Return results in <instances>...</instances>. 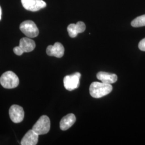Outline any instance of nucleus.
Returning a JSON list of instances; mask_svg holds the SVG:
<instances>
[{
	"label": "nucleus",
	"mask_w": 145,
	"mask_h": 145,
	"mask_svg": "<svg viewBox=\"0 0 145 145\" xmlns=\"http://www.w3.org/2000/svg\"><path fill=\"white\" fill-rule=\"evenodd\" d=\"M23 7L27 10L37 11L46 7V3L42 0H21Z\"/></svg>",
	"instance_id": "nucleus-6"
},
{
	"label": "nucleus",
	"mask_w": 145,
	"mask_h": 145,
	"mask_svg": "<svg viewBox=\"0 0 145 145\" xmlns=\"http://www.w3.org/2000/svg\"><path fill=\"white\" fill-rule=\"evenodd\" d=\"M96 77L102 82L108 84L114 83L117 81V76L115 74L104 72H99L97 74Z\"/></svg>",
	"instance_id": "nucleus-13"
},
{
	"label": "nucleus",
	"mask_w": 145,
	"mask_h": 145,
	"mask_svg": "<svg viewBox=\"0 0 145 145\" xmlns=\"http://www.w3.org/2000/svg\"><path fill=\"white\" fill-rule=\"evenodd\" d=\"M81 74L75 72L70 75H67L63 78L64 87L68 91H72L78 88Z\"/></svg>",
	"instance_id": "nucleus-5"
},
{
	"label": "nucleus",
	"mask_w": 145,
	"mask_h": 145,
	"mask_svg": "<svg viewBox=\"0 0 145 145\" xmlns=\"http://www.w3.org/2000/svg\"><path fill=\"white\" fill-rule=\"evenodd\" d=\"M39 135L33 130H30L27 131L23 139L21 140L22 145H36L38 142Z\"/></svg>",
	"instance_id": "nucleus-10"
},
{
	"label": "nucleus",
	"mask_w": 145,
	"mask_h": 145,
	"mask_svg": "<svg viewBox=\"0 0 145 145\" xmlns=\"http://www.w3.org/2000/svg\"><path fill=\"white\" fill-rule=\"evenodd\" d=\"M131 25L135 27L145 26V15L137 17L132 21Z\"/></svg>",
	"instance_id": "nucleus-14"
},
{
	"label": "nucleus",
	"mask_w": 145,
	"mask_h": 145,
	"mask_svg": "<svg viewBox=\"0 0 145 145\" xmlns=\"http://www.w3.org/2000/svg\"><path fill=\"white\" fill-rule=\"evenodd\" d=\"M13 51L16 54L17 56H21L24 53L23 51L21 50V48L19 47V46L14 47L13 49Z\"/></svg>",
	"instance_id": "nucleus-15"
},
{
	"label": "nucleus",
	"mask_w": 145,
	"mask_h": 145,
	"mask_svg": "<svg viewBox=\"0 0 145 145\" xmlns=\"http://www.w3.org/2000/svg\"><path fill=\"white\" fill-rule=\"evenodd\" d=\"M21 31L29 38H35L38 36L39 30L33 21H24L20 26Z\"/></svg>",
	"instance_id": "nucleus-4"
},
{
	"label": "nucleus",
	"mask_w": 145,
	"mask_h": 145,
	"mask_svg": "<svg viewBox=\"0 0 145 145\" xmlns=\"http://www.w3.org/2000/svg\"><path fill=\"white\" fill-rule=\"evenodd\" d=\"M113 89L111 84L93 82L90 84L89 92L90 95L95 99H99L110 93Z\"/></svg>",
	"instance_id": "nucleus-1"
},
{
	"label": "nucleus",
	"mask_w": 145,
	"mask_h": 145,
	"mask_svg": "<svg viewBox=\"0 0 145 145\" xmlns=\"http://www.w3.org/2000/svg\"><path fill=\"white\" fill-rule=\"evenodd\" d=\"M1 15H2V9H1V8L0 7V20L1 19Z\"/></svg>",
	"instance_id": "nucleus-17"
},
{
	"label": "nucleus",
	"mask_w": 145,
	"mask_h": 145,
	"mask_svg": "<svg viewBox=\"0 0 145 145\" xmlns=\"http://www.w3.org/2000/svg\"><path fill=\"white\" fill-rule=\"evenodd\" d=\"M76 121L75 116L69 114L62 118L60 122V128L62 131H66L72 127Z\"/></svg>",
	"instance_id": "nucleus-12"
},
{
	"label": "nucleus",
	"mask_w": 145,
	"mask_h": 145,
	"mask_svg": "<svg viewBox=\"0 0 145 145\" xmlns=\"http://www.w3.org/2000/svg\"><path fill=\"white\" fill-rule=\"evenodd\" d=\"M19 47L23 52H32L36 47V44L34 40L29 37H24L21 39Z\"/></svg>",
	"instance_id": "nucleus-11"
},
{
	"label": "nucleus",
	"mask_w": 145,
	"mask_h": 145,
	"mask_svg": "<svg viewBox=\"0 0 145 145\" xmlns=\"http://www.w3.org/2000/svg\"><path fill=\"white\" fill-rule=\"evenodd\" d=\"M51 122L47 116H42L32 127V130L38 135H45L50 130Z\"/></svg>",
	"instance_id": "nucleus-3"
},
{
	"label": "nucleus",
	"mask_w": 145,
	"mask_h": 145,
	"mask_svg": "<svg viewBox=\"0 0 145 145\" xmlns=\"http://www.w3.org/2000/svg\"><path fill=\"white\" fill-rule=\"evenodd\" d=\"M138 47L141 51H145V38L139 42Z\"/></svg>",
	"instance_id": "nucleus-16"
},
{
	"label": "nucleus",
	"mask_w": 145,
	"mask_h": 145,
	"mask_svg": "<svg viewBox=\"0 0 145 145\" xmlns=\"http://www.w3.org/2000/svg\"><path fill=\"white\" fill-rule=\"evenodd\" d=\"M19 78L12 71H8L3 73L0 78V83L2 86L7 89H12L17 87L19 84Z\"/></svg>",
	"instance_id": "nucleus-2"
},
{
	"label": "nucleus",
	"mask_w": 145,
	"mask_h": 145,
	"mask_svg": "<svg viewBox=\"0 0 145 145\" xmlns=\"http://www.w3.org/2000/svg\"><path fill=\"white\" fill-rule=\"evenodd\" d=\"M86 26L83 22H78L76 24H71L67 27V31L69 36L75 38L78 33L85 31Z\"/></svg>",
	"instance_id": "nucleus-9"
},
{
	"label": "nucleus",
	"mask_w": 145,
	"mask_h": 145,
	"mask_svg": "<svg viewBox=\"0 0 145 145\" xmlns=\"http://www.w3.org/2000/svg\"><path fill=\"white\" fill-rule=\"evenodd\" d=\"M9 116L15 123H20L24 117V111L22 107L18 105H12L9 109Z\"/></svg>",
	"instance_id": "nucleus-7"
},
{
	"label": "nucleus",
	"mask_w": 145,
	"mask_h": 145,
	"mask_svg": "<svg viewBox=\"0 0 145 145\" xmlns=\"http://www.w3.org/2000/svg\"><path fill=\"white\" fill-rule=\"evenodd\" d=\"M65 48L62 44L57 42L53 45H49L47 47V54L49 56L60 58L64 55Z\"/></svg>",
	"instance_id": "nucleus-8"
}]
</instances>
